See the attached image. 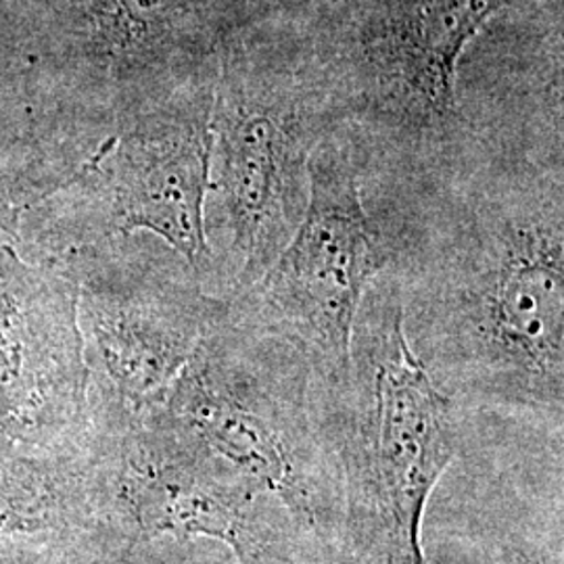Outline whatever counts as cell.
<instances>
[{"mask_svg":"<svg viewBox=\"0 0 564 564\" xmlns=\"http://www.w3.org/2000/svg\"><path fill=\"white\" fill-rule=\"evenodd\" d=\"M205 202V289L232 300L293 239L310 202V162L343 116L305 41L235 44L218 63Z\"/></svg>","mask_w":564,"mask_h":564,"instance_id":"2","label":"cell"},{"mask_svg":"<svg viewBox=\"0 0 564 564\" xmlns=\"http://www.w3.org/2000/svg\"><path fill=\"white\" fill-rule=\"evenodd\" d=\"M393 262V247L362 195L360 149L341 126L310 162L302 224L260 281L228 300L247 323L295 343L312 364L314 389H351V335L366 291Z\"/></svg>","mask_w":564,"mask_h":564,"instance_id":"6","label":"cell"},{"mask_svg":"<svg viewBox=\"0 0 564 564\" xmlns=\"http://www.w3.org/2000/svg\"><path fill=\"white\" fill-rule=\"evenodd\" d=\"M527 0H333L307 44L360 149L364 188L460 162L456 82L485 28Z\"/></svg>","mask_w":564,"mask_h":564,"instance_id":"3","label":"cell"},{"mask_svg":"<svg viewBox=\"0 0 564 564\" xmlns=\"http://www.w3.org/2000/svg\"><path fill=\"white\" fill-rule=\"evenodd\" d=\"M93 477L102 524L128 542H207L235 564H328L276 500L155 412L107 431Z\"/></svg>","mask_w":564,"mask_h":564,"instance_id":"7","label":"cell"},{"mask_svg":"<svg viewBox=\"0 0 564 564\" xmlns=\"http://www.w3.org/2000/svg\"><path fill=\"white\" fill-rule=\"evenodd\" d=\"M316 402L341 460L349 564H424V510L460 447L464 410L414 356L389 270L358 310L351 391Z\"/></svg>","mask_w":564,"mask_h":564,"instance_id":"5","label":"cell"},{"mask_svg":"<svg viewBox=\"0 0 564 564\" xmlns=\"http://www.w3.org/2000/svg\"><path fill=\"white\" fill-rule=\"evenodd\" d=\"M155 414L276 500L326 563L349 564L341 460L295 343L226 307Z\"/></svg>","mask_w":564,"mask_h":564,"instance_id":"4","label":"cell"},{"mask_svg":"<svg viewBox=\"0 0 564 564\" xmlns=\"http://www.w3.org/2000/svg\"><path fill=\"white\" fill-rule=\"evenodd\" d=\"M362 195L435 384L464 410L564 431V153L466 142L444 174Z\"/></svg>","mask_w":564,"mask_h":564,"instance_id":"1","label":"cell"},{"mask_svg":"<svg viewBox=\"0 0 564 564\" xmlns=\"http://www.w3.org/2000/svg\"><path fill=\"white\" fill-rule=\"evenodd\" d=\"M74 529H102L93 473L65 477L0 445V544Z\"/></svg>","mask_w":564,"mask_h":564,"instance_id":"12","label":"cell"},{"mask_svg":"<svg viewBox=\"0 0 564 564\" xmlns=\"http://www.w3.org/2000/svg\"><path fill=\"white\" fill-rule=\"evenodd\" d=\"M218 67L121 121L82 167L102 235L149 230L191 263L205 284V202Z\"/></svg>","mask_w":564,"mask_h":564,"instance_id":"9","label":"cell"},{"mask_svg":"<svg viewBox=\"0 0 564 564\" xmlns=\"http://www.w3.org/2000/svg\"><path fill=\"white\" fill-rule=\"evenodd\" d=\"M80 289L0 245V435L57 444L82 431L90 368L78 323Z\"/></svg>","mask_w":564,"mask_h":564,"instance_id":"10","label":"cell"},{"mask_svg":"<svg viewBox=\"0 0 564 564\" xmlns=\"http://www.w3.org/2000/svg\"><path fill=\"white\" fill-rule=\"evenodd\" d=\"M228 300L199 272L167 263H130L90 302V328L109 391V429L137 423L162 405Z\"/></svg>","mask_w":564,"mask_h":564,"instance_id":"11","label":"cell"},{"mask_svg":"<svg viewBox=\"0 0 564 564\" xmlns=\"http://www.w3.org/2000/svg\"><path fill=\"white\" fill-rule=\"evenodd\" d=\"M421 545L424 564H564V431L464 410Z\"/></svg>","mask_w":564,"mask_h":564,"instance_id":"8","label":"cell"}]
</instances>
